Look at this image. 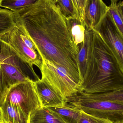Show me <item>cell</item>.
I'll return each mask as SVG.
<instances>
[{
	"mask_svg": "<svg viewBox=\"0 0 123 123\" xmlns=\"http://www.w3.org/2000/svg\"><path fill=\"white\" fill-rule=\"evenodd\" d=\"M14 14L40 55L63 69L81 86L79 48L69 34L66 17L53 0H39Z\"/></svg>",
	"mask_w": 123,
	"mask_h": 123,
	"instance_id": "1",
	"label": "cell"
},
{
	"mask_svg": "<svg viewBox=\"0 0 123 123\" xmlns=\"http://www.w3.org/2000/svg\"><path fill=\"white\" fill-rule=\"evenodd\" d=\"M87 57L79 92L100 93L123 88V72L116 58L99 34L87 29Z\"/></svg>",
	"mask_w": 123,
	"mask_h": 123,
	"instance_id": "2",
	"label": "cell"
},
{
	"mask_svg": "<svg viewBox=\"0 0 123 123\" xmlns=\"http://www.w3.org/2000/svg\"><path fill=\"white\" fill-rule=\"evenodd\" d=\"M65 102L95 117L113 122H123V102L98 99L83 91L67 98Z\"/></svg>",
	"mask_w": 123,
	"mask_h": 123,
	"instance_id": "3",
	"label": "cell"
},
{
	"mask_svg": "<svg viewBox=\"0 0 123 123\" xmlns=\"http://www.w3.org/2000/svg\"><path fill=\"white\" fill-rule=\"evenodd\" d=\"M16 19L15 27L1 37V39L28 64L33 70L34 65L40 70L42 64V58L26 30Z\"/></svg>",
	"mask_w": 123,
	"mask_h": 123,
	"instance_id": "4",
	"label": "cell"
},
{
	"mask_svg": "<svg viewBox=\"0 0 123 123\" xmlns=\"http://www.w3.org/2000/svg\"><path fill=\"white\" fill-rule=\"evenodd\" d=\"M0 64L3 74L10 87L18 83L33 80L31 76L37 80L40 79L29 65L5 43Z\"/></svg>",
	"mask_w": 123,
	"mask_h": 123,
	"instance_id": "5",
	"label": "cell"
},
{
	"mask_svg": "<svg viewBox=\"0 0 123 123\" xmlns=\"http://www.w3.org/2000/svg\"><path fill=\"white\" fill-rule=\"evenodd\" d=\"M42 79L65 99L79 92L80 86L65 71L41 56Z\"/></svg>",
	"mask_w": 123,
	"mask_h": 123,
	"instance_id": "6",
	"label": "cell"
},
{
	"mask_svg": "<svg viewBox=\"0 0 123 123\" xmlns=\"http://www.w3.org/2000/svg\"><path fill=\"white\" fill-rule=\"evenodd\" d=\"M4 102H8L20 108L29 117L32 112L41 107L33 80L18 83L12 86Z\"/></svg>",
	"mask_w": 123,
	"mask_h": 123,
	"instance_id": "7",
	"label": "cell"
},
{
	"mask_svg": "<svg viewBox=\"0 0 123 123\" xmlns=\"http://www.w3.org/2000/svg\"><path fill=\"white\" fill-rule=\"evenodd\" d=\"M94 29L112 51L123 72V35L109 11Z\"/></svg>",
	"mask_w": 123,
	"mask_h": 123,
	"instance_id": "8",
	"label": "cell"
},
{
	"mask_svg": "<svg viewBox=\"0 0 123 123\" xmlns=\"http://www.w3.org/2000/svg\"><path fill=\"white\" fill-rule=\"evenodd\" d=\"M108 11L109 6L102 0H86L82 14L86 28L94 29Z\"/></svg>",
	"mask_w": 123,
	"mask_h": 123,
	"instance_id": "9",
	"label": "cell"
},
{
	"mask_svg": "<svg viewBox=\"0 0 123 123\" xmlns=\"http://www.w3.org/2000/svg\"><path fill=\"white\" fill-rule=\"evenodd\" d=\"M42 107L60 106L65 104V99L41 79L34 81Z\"/></svg>",
	"mask_w": 123,
	"mask_h": 123,
	"instance_id": "10",
	"label": "cell"
},
{
	"mask_svg": "<svg viewBox=\"0 0 123 123\" xmlns=\"http://www.w3.org/2000/svg\"><path fill=\"white\" fill-rule=\"evenodd\" d=\"M1 108L4 123H29V117L16 105L4 102Z\"/></svg>",
	"mask_w": 123,
	"mask_h": 123,
	"instance_id": "11",
	"label": "cell"
},
{
	"mask_svg": "<svg viewBox=\"0 0 123 123\" xmlns=\"http://www.w3.org/2000/svg\"><path fill=\"white\" fill-rule=\"evenodd\" d=\"M29 123H67L57 114L46 107L35 109L30 116Z\"/></svg>",
	"mask_w": 123,
	"mask_h": 123,
	"instance_id": "12",
	"label": "cell"
},
{
	"mask_svg": "<svg viewBox=\"0 0 123 123\" xmlns=\"http://www.w3.org/2000/svg\"><path fill=\"white\" fill-rule=\"evenodd\" d=\"M69 34L77 46L84 40L86 26L83 19L76 17L66 18Z\"/></svg>",
	"mask_w": 123,
	"mask_h": 123,
	"instance_id": "13",
	"label": "cell"
},
{
	"mask_svg": "<svg viewBox=\"0 0 123 123\" xmlns=\"http://www.w3.org/2000/svg\"><path fill=\"white\" fill-rule=\"evenodd\" d=\"M67 123H77L81 111L65 103L63 105L47 107Z\"/></svg>",
	"mask_w": 123,
	"mask_h": 123,
	"instance_id": "14",
	"label": "cell"
},
{
	"mask_svg": "<svg viewBox=\"0 0 123 123\" xmlns=\"http://www.w3.org/2000/svg\"><path fill=\"white\" fill-rule=\"evenodd\" d=\"M16 25L14 12L6 9L0 8V37L11 31Z\"/></svg>",
	"mask_w": 123,
	"mask_h": 123,
	"instance_id": "15",
	"label": "cell"
},
{
	"mask_svg": "<svg viewBox=\"0 0 123 123\" xmlns=\"http://www.w3.org/2000/svg\"><path fill=\"white\" fill-rule=\"evenodd\" d=\"M39 0H0V6L17 13L27 8Z\"/></svg>",
	"mask_w": 123,
	"mask_h": 123,
	"instance_id": "16",
	"label": "cell"
},
{
	"mask_svg": "<svg viewBox=\"0 0 123 123\" xmlns=\"http://www.w3.org/2000/svg\"><path fill=\"white\" fill-rule=\"evenodd\" d=\"M53 1L58 6L62 14L66 18L76 17L81 19L74 6L72 0H53Z\"/></svg>",
	"mask_w": 123,
	"mask_h": 123,
	"instance_id": "17",
	"label": "cell"
},
{
	"mask_svg": "<svg viewBox=\"0 0 123 123\" xmlns=\"http://www.w3.org/2000/svg\"><path fill=\"white\" fill-rule=\"evenodd\" d=\"M90 94L98 99L123 102V88L112 92Z\"/></svg>",
	"mask_w": 123,
	"mask_h": 123,
	"instance_id": "18",
	"label": "cell"
},
{
	"mask_svg": "<svg viewBox=\"0 0 123 123\" xmlns=\"http://www.w3.org/2000/svg\"><path fill=\"white\" fill-rule=\"evenodd\" d=\"M117 4H111L109 6L108 11L112 17L116 25L123 35V19L118 8Z\"/></svg>",
	"mask_w": 123,
	"mask_h": 123,
	"instance_id": "19",
	"label": "cell"
},
{
	"mask_svg": "<svg viewBox=\"0 0 123 123\" xmlns=\"http://www.w3.org/2000/svg\"><path fill=\"white\" fill-rule=\"evenodd\" d=\"M107 119H103L87 114L81 111L77 123H113Z\"/></svg>",
	"mask_w": 123,
	"mask_h": 123,
	"instance_id": "20",
	"label": "cell"
},
{
	"mask_svg": "<svg viewBox=\"0 0 123 123\" xmlns=\"http://www.w3.org/2000/svg\"><path fill=\"white\" fill-rule=\"evenodd\" d=\"M10 88L3 74L0 64V107L4 102Z\"/></svg>",
	"mask_w": 123,
	"mask_h": 123,
	"instance_id": "21",
	"label": "cell"
},
{
	"mask_svg": "<svg viewBox=\"0 0 123 123\" xmlns=\"http://www.w3.org/2000/svg\"><path fill=\"white\" fill-rule=\"evenodd\" d=\"M72 1L74 6L78 12L80 17L81 19H83L82 14L83 9L86 1L85 0H72Z\"/></svg>",
	"mask_w": 123,
	"mask_h": 123,
	"instance_id": "22",
	"label": "cell"
},
{
	"mask_svg": "<svg viewBox=\"0 0 123 123\" xmlns=\"http://www.w3.org/2000/svg\"><path fill=\"white\" fill-rule=\"evenodd\" d=\"M118 8L123 19V1H120L117 4Z\"/></svg>",
	"mask_w": 123,
	"mask_h": 123,
	"instance_id": "23",
	"label": "cell"
},
{
	"mask_svg": "<svg viewBox=\"0 0 123 123\" xmlns=\"http://www.w3.org/2000/svg\"><path fill=\"white\" fill-rule=\"evenodd\" d=\"M4 45V42L1 39L0 37V58L1 55L3 52Z\"/></svg>",
	"mask_w": 123,
	"mask_h": 123,
	"instance_id": "24",
	"label": "cell"
},
{
	"mask_svg": "<svg viewBox=\"0 0 123 123\" xmlns=\"http://www.w3.org/2000/svg\"><path fill=\"white\" fill-rule=\"evenodd\" d=\"M3 123V114H2L1 108L0 107V123Z\"/></svg>",
	"mask_w": 123,
	"mask_h": 123,
	"instance_id": "25",
	"label": "cell"
},
{
	"mask_svg": "<svg viewBox=\"0 0 123 123\" xmlns=\"http://www.w3.org/2000/svg\"><path fill=\"white\" fill-rule=\"evenodd\" d=\"M111 1V5H115V4H117V3L118 1L119 0H110Z\"/></svg>",
	"mask_w": 123,
	"mask_h": 123,
	"instance_id": "26",
	"label": "cell"
},
{
	"mask_svg": "<svg viewBox=\"0 0 123 123\" xmlns=\"http://www.w3.org/2000/svg\"><path fill=\"white\" fill-rule=\"evenodd\" d=\"M113 123H123V122H113Z\"/></svg>",
	"mask_w": 123,
	"mask_h": 123,
	"instance_id": "27",
	"label": "cell"
},
{
	"mask_svg": "<svg viewBox=\"0 0 123 123\" xmlns=\"http://www.w3.org/2000/svg\"><path fill=\"white\" fill-rule=\"evenodd\" d=\"M85 0V1H86V0Z\"/></svg>",
	"mask_w": 123,
	"mask_h": 123,
	"instance_id": "28",
	"label": "cell"
},
{
	"mask_svg": "<svg viewBox=\"0 0 123 123\" xmlns=\"http://www.w3.org/2000/svg\"></svg>",
	"mask_w": 123,
	"mask_h": 123,
	"instance_id": "29",
	"label": "cell"
}]
</instances>
